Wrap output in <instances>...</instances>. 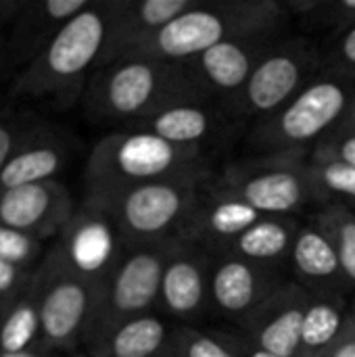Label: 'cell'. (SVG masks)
I'll list each match as a JSON object with an SVG mask.
<instances>
[{"label":"cell","mask_w":355,"mask_h":357,"mask_svg":"<svg viewBox=\"0 0 355 357\" xmlns=\"http://www.w3.org/2000/svg\"><path fill=\"white\" fill-rule=\"evenodd\" d=\"M341 157H343V163H349L355 167V136L341 146Z\"/></svg>","instance_id":"cell-34"},{"label":"cell","mask_w":355,"mask_h":357,"mask_svg":"<svg viewBox=\"0 0 355 357\" xmlns=\"http://www.w3.org/2000/svg\"><path fill=\"white\" fill-rule=\"evenodd\" d=\"M86 0H29L13 21L8 40L2 46L0 65L15 75L31 65L67 21L86 10Z\"/></svg>","instance_id":"cell-4"},{"label":"cell","mask_w":355,"mask_h":357,"mask_svg":"<svg viewBox=\"0 0 355 357\" xmlns=\"http://www.w3.org/2000/svg\"><path fill=\"white\" fill-rule=\"evenodd\" d=\"M33 284V270H25L0 259V305L6 307Z\"/></svg>","instance_id":"cell-27"},{"label":"cell","mask_w":355,"mask_h":357,"mask_svg":"<svg viewBox=\"0 0 355 357\" xmlns=\"http://www.w3.org/2000/svg\"><path fill=\"white\" fill-rule=\"evenodd\" d=\"M33 126L31 119H25L19 113H4L0 115V172L6 165L10 153L15 151L17 142L25 136V132Z\"/></svg>","instance_id":"cell-28"},{"label":"cell","mask_w":355,"mask_h":357,"mask_svg":"<svg viewBox=\"0 0 355 357\" xmlns=\"http://www.w3.org/2000/svg\"><path fill=\"white\" fill-rule=\"evenodd\" d=\"M335 357H355V343H349V345H343L337 356Z\"/></svg>","instance_id":"cell-37"},{"label":"cell","mask_w":355,"mask_h":357,"mask_svg":"<svg viewBox=\"0 0 355 357\" xmlns=\"http://www.w3.org/2000/svg\"><path fill=\"white\" fill-rule=\"evenodd\" d=\"M222 36L224 25L220 17L207 10H190L161 27L157 33V44L169 56H188L207 52L211 46L222 42Z\"/></svg>","instance_id":"cell-11"},{"label":"cell","mask_w":355,"mask_h":357,"mask_svg":"<svg viewBox=\"0 0 355 357\" xmlns=\"http://www.w3.org/2000/svg\"><path fill=\"white\" fill-rule=\"evenodd\" d=\"M2 310H4V307H2V305H0V314H2Z\"/></svg>","instance_id":"cell-41"},{"label":"cell","mask_w":355,"mask_h":357,"mask_svg":"<svg viewBox=\"0 0 355 357\" xmlns=\"http://www.w3.org/2000/svg\"><path fill=\"white\" fill-rule=\"evenodd\" d=\"M33 293L40 312L42 347L52 354L73 347L94 316L96 297L92 284L44 257L33 270Z\"/></svg>","instance_id":"cell-2"},{"label":"cell","mask_w":355,"mask_h":357,"mask_svg":"<svg viewBox=\"0 0 355 357\" xmlns=\"http://www.w3.org/2000/svg\"><path fill=\"white\" fill-rule=\"evenodd\" d=\"M345 94L337 84L308 88L282 115V132L293 140H305L322 132L343 111Z\"/></svg>","instance_id":"cell-8"},{"label":"cell","mask_w":355,"mask_h":357,"mask_svg":"<svg viewBox=\"0 0 355 357\" xmlns=\"http://www.w3.org/2000/svg\"><path fill=\"white\" fill-rule=\"evenodd\" d=\"M163 339V324L157 318L144 316L117 326L105 341V354L109 357H151Z\"/></svg>","instance_id":"cell-15"},{"label":"cell","mask_w":355,"mask_h":357,"mask_svg":"<svg viewBox=\"0 0 355 357\" xmlns=\"http://www.w3.org/2000/svg\"><path fill=\"white\" fill-rule=\"evenodd\" d=\"M339 264L355 280V224H345L341 230V243H339Z\"/></svg>","instance_id":"cell-31"},{"label":"cell","mask_w":355,"mask_h":357,"mask_svg":"<svg viewBox=\"0 0 355 357\" xmlns=\"http://www.w3.org/2000/svg\"><path fill=\"white\" fill-rule=\"evenodd\" d=\"M155 90V71L146 63H126L98 86L96 102L113 115L138 113Z\"/></svg>","instance_id":"cell-10"},{"label":"cell","mask_w":355,"mask_h":357,"mask_svg":"<svg viewBox=\"0 0 355 357\" xmlns=\"http://www.w3.org/2000/svg\"><path fill=\"white\" fill-rule=\"evenodd\" d=\"M29 0H0V25L13 23Z\"/></svg>","instance_id":"cell-33"},{"label":"cell","mask_w":355,"mask_h":357,"mask_svg":"<svg viewBox=\"0 0 355 357\" xmlns=\"http://www.w3.org/2000/svg\"><path fill=\"white\" fill-rule=\"evenodd\" d=\"M188 357H230V354L211 339H199L190 345Z\"/></svg>","instance_id":"cell-32"},{"label":"cell","mask_w":355,"mask_h":357,"mask_svg":"<svg viewBox=\"0 0 355 357\" xmlns=\"http://www.w3.org/2000/svg\"><path fill=\"white\" fill-rule=\"evenodd\" d=\"M343 52H345V56L355 63V29L349 31V36L345 38V44H343Z\"/></svg>","instance_id":"cell-35"},{"label":"cell","mask_w":355,"mask_h":357,"mask_svg":"<svg viewBox=\"0 0 355 357\" xmlns=\"http://www.w3.org/2000/svg\"><path fill=\"white\" fill-rule=\"evenodd\" d=\"M297 82V63L289 56H272L255 69L249 82V98L259 111H268L280 105L293 92Z\"/></svg>","instance_id":"cell-14"},{"label":"cell","mask_w":355,"mask_h":357,"mask_svg":"<svg viewBox=\"0 0 355 357\" xmlns=\"http://www.w3.org/2000/svg\"><path fill=\"white\" fill-rule=\"evenodd\" d=\"M184 10L186 0H146L138 10V19L149 27H165Z\"/></svg>","instance_id":"cell-29"},{"label":"cell","mask_w":355,"mask_h":357,"mask_svg":"<svg viewBox=\"0 0 355 357\" xmlns=\"http://www.w3.org/2000/svg\"><path fill=\"white\" fill-rule=\"evenodd\" d=\"M287 241H289V234L282 226H278L274 222H264V224H255L247 232H243L239 247L249 257L266 259V257L278 255L287 247Z\"/></svg>","instance_id":"cell-23"},{"label":"cell","mask_w":355,"mask_h":357,"mask_svg":"<svg viewBox=\"0 0 355 357\" xmlns=\"http://www.w3.org/2000/svg\"><path fill=\"white\" fill-rule=\"evenodd\" d=\"M343 4H345V8H355V0H345Z\"/></svg>","instance_id":"cell-39"},{"label":"cell","mask_w":355,"mask_h":357,"mask_svg":"<svg viewBox=\"0 0 355 357\" xmlns=\"http://www.w3.org/2000/svg\"><path fill=\"white\" fill-rule=\"evenodd\" d=\"M295 261L299 270L308 276H331L337 272L339 253L331 247V243L316 234V232H303L295 245Z\"/></svg>","instance_id":"cell-20"},{"label":"cell","mask_w":355,"mask_h":357,"mask_svg":"<svg viewBox=\"0 0 355 357\" xmlns=\"http://www.w3.org/2000/svg\"><path fill=\"white\" fill-rule=\"evenodd\" d=\"M0 357H54L52 351L42 349H33V351H23V354H0Z\"/></svg>","instance_id":"cell-36"},{"label":"cell","mask_w":355,"mask_h":357,"mask_svg":"<svg viewBox=\"0 0 355 357\" xmlns=\"http://www.w3.org/2000/svg\"><path fill=\"white\" fill-rule=\"evenodd\" d=\"M42 349V326L38 301L31 289L8 303L0 314V354H23Z\"/></svg>","instance_id":"cell-13"},{"label":"cell","mask_w":355,"mask_h":357,"mask_svg":"<svg viewBox=\"0 0 355 357\" xmlns=\"http://www.w3.org/2000/svg\"><path fill=\"white\" fill-rule=\"evenodd\" d=\"M324 182L337 192L355 197V167L349 163H331L324 169Z\"/></svg>","instance_id":"cell-30"},{"label":"cell","mask_w":355,"mask_h":357,"mask_svg":"<svg viewBox=\"0 0 355 357\" xmlns=\"http://www.w3.org/2000/svg\"><path fill=\"white\" fill-rule=\"evenodd\" d=\"M71 218V197L56 180L0 190V224L38 241L63 232Z\"/></svg>","instance_id":"cell-3"},{"label":"cell","mask_w":355,"mask_h":357,"mask_svg":"<svg viewBox=\"0 0 355 357\" xmlns=\"http://www.w3.org/2000/svg\"><path fill=\"white\" fill-rule=\"evenodd\" d=\"M203 67L207 75L222 88H236L249 77V59L241 46L232 42H220L203 52Z\"/></svg>","instance_id":"cell-18"},{"label":"cell","mask_w":355,"mask_h":357,"mask_svg":"<svg viewBox=\"0 0 355 357\" xmlns=\"http://www.w3.org/2000/svg\"><path fill=\"white\" fill-rule=\"evenodd\" d=\"M257 211L247 203H224L211 213V226L220 234H236L247 232L255 226Z\"/></svg>","instance_id":"cell-26"},{"label":"cell","mask_w":355,"mask_h":357,"mask_svg":"<svg viewBox=\"0 0 355 357\" xmlns=\"http://www.w3.org/2000/svg\"><path fill=\"white\" fill-rule=\"evenodd\" d=\"M213 295L216 301L228 312L245 310L255 295V280L251 270L239 261L222 266L213 278Z\"/></svg>","instance_id":"cell-19"},{"label":"cell","mask_w":355,"mask_h":357,"mask_svg":"<svg viewBox=\"0 0 355 357\" xmlns=\"http://www.w3.org/2000/svg\"><path fill=\"white\" fill-rule=\"evenodd\" d=\"M161 291L167 307H172L178 314H186L195 310L203 295V282L201 274L192 264L178 261L169 266L161 280Z\"/></svg>","instance_id":"cell-17"},{"label":"cell","mask_w":355,"mask_h":357,"mask_svg":"<svg viewBox=\"0 0 355 357\" xmlns=\"http://www.w3.org/2000/svg\"><path fill=\"white\" fill-rule=\"evenodd\" d=\"M63 161L65 146L61 144L56 132L33 123L17 142L6 165L2 167L0 190L52 180V176L63 167Z\"/></svg>","instance_id":"cell-7"},{"label":"cell","mask_w":355,"mask_h":357,"mask_svg":"<svg viewBox=\"0 0 355 357\" xmlns=\"http://www.w3.org/2000/svg\"><path fill=\"white\" fill-rule=\"evenodd\" d=\"M182 207L180 195L161 184H146L130 190L119 203V215L123 224L138 234L161 232L174 222Z\"/></svg>","instance_id":"cell-9"},{"label":"cell","mask_w":355,"mask_h":357,"mask_svg":"<svg viewBox=\"0 0 355 357\" xmlns=\"http://www.w3.org/2000/svg\"><path fill=\"white\" fill-rule=\"evenodd\" d=\"M61 243L46 257L56 261L67 272L90 282L107 264L111 261L115 238L107 220L98 215L71 218V222L61 232Z\"/></svg>","instance_id":"cell-5"},{"label":"cell","mask_w":355,"mask_h":357,"mask_svg":"<svg viewBox=\"0 0 355 357\" xmlns=\"http://www.w3.org/2000/svg\"><path fill=\"white\" fill-rule=\"evenodd\" d=\"M2 46H4V44H2V40H0V54H2Z\"/></svg>","instance_id":"cell-40"},{"label":"cell","mask_w":355,"mask_h":357,"mask_svg":"<svg viewBox=\"0 0 355 357\" xmlns=\"http://www.w3.org/2000/svg\"><path fill=\"white\" fill-rule=\"evenodd\" d=\"M253 357H278V356H272V354H268V351H264V349H262V351H257Z\"/></svg>","instance_id":"cell-38"},{"label":"cell","mask_w":355,"mask_h":357,"mask_svg":"<svg viewBox=\"0 0 355 357\" xmlns=\"http://www.w3.org/2000/svg\"><path fill=\"white\" fill-rule=\"evenodd\" d=\"M42 253H44L42 241L0 224V259L2 261H8L25 270H36V261L42 257Z\"/></svg>","instance_id":"cell-24"},{"label":"cell","mask_w":355,"mask_h":357,"mask_svg":"<svg viewBox=\"0 0 355 357\" xmlns=\"http://www.w3.org/2000/svg\"><path fill=\"white\" fill-rule=\"evenodd\" d=\"M339 326H341V316L333 307L316 305L303 318L301 339L310 347H322L328 341H333V337L337 335Z\"/></svg>","instance_id":"cell-25"},{"label":"cell","mask_w":355,"mask_h":357,"mask_svg":"<svg viewBox=\"0 0 355 357\" xmlns=\"http://www.w3.org/2000/svg\"><path fill=\"white\" fill-rule=\"evenodd\" d=\"M105 40L107 19L98 8L88 6L63 25L31 65L13 77L10 94L69 102L86 69L103 52Z\"/></svg>","instance_id":"cell-1"},{"label":"cell","mask_w":355,"mask_h":357,"mask_svg":"<svg viewBox=\"0 0 355 357\" xmlns=\"http://www.w3.org/2000/svg\"><path fill=\"white\" fill-rule=\"evenodd\" d=\"M207 132V117L192 107H176L155 119V134L167 142H190Z\"/></svg>","instance_id":"cell-21"},{"label":"cell","mask_w":355,"mask_h":357,"mask_svg":"<svg viewBox=\"0 0 355 357\" xmlns=\"http://www.w3.org/2000/svg\"><path fill=\"white\" fill-rule=\"evenodd\" d=\"M161 264L151 253L132 255L113 276L107 297L96 301L92 322L109 316H130L144 310L161 289Z\"/></svg>","instance_id":"cell-6"},{"label":"cell","mask_w":355,"mask_h":357,"mask_svg":"<svg viewBox=\"0 0 355 357\" xmlns=\"http://www.w3.org/2000/svg\"><path fill=\"white\" fill-rule=\"evenodd\" d=\"M301 199V186L295 176L276 172L251 180L245 188V201L255 211H287Z\"/></svg>","instance_id":"cell-16"},{"label":"cell","mask_w":355,"mask_h":357,"mask_svg":"<svg viewBox=\"0 0 355 357\" xmlns=\"http://www.w3.org/2000/svg\"><path fill=\"white\" fill-rule=\"evenodd\" d=\"M303 318L299 310H289L282 316H278L272 324H268L262 333V347L264 351L278 357H291L299 347L301 331H303Z\"/></svg>","instance_id":"cell-22"},{"label":"cell","mask_w":355,"mask_h":357,"mask_svg":"<svg viewBox=\"0 0 355 357\" xmlns=\"http://www.w3.org/2000/svg\"><path fill=\"white\" fill-rule=\"evenodd\" d=\"M109 159L128 178H153L174 163V146L157 134H134L115 144Z\"/></svg>","instance_id":"cell-12"}]
</instances>
